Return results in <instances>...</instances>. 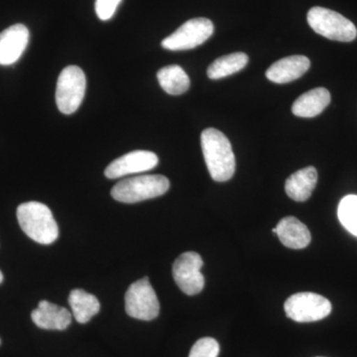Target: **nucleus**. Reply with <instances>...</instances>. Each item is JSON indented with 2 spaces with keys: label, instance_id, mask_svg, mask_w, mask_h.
Masks as SVG:
<instances>
[{
  "label": "nucleus",
  "instance_id": "obj_8",
  "mask_svg": "<svg viewBox=\"0 0 357 357\" xmlns=\"http://www.w3.org/2000/svg\"><path fill=\"white\" fill-rule=\"evenodd\" d=\"M215 31L213 22L206 18H195L187 21L173 34L162 41L166 50L185 51L204 44Z\"/></svg>",
  "mask_w": 357,
  "mask_h": 357
},
{
  "label": "nucleus",
  "instance_id": "obj_1",
  "mask_svg": "<svg viewBox=\"0 0 357 357\" xmlns=\"http://www.w3.org/2000/svg\"><path fill=\"white\" fill-rule=\"evenodd\" d=\"M202 149L211 177L227 182L236 172V157L227 136L215 128H208L201 136Z\"/></svg>",
  "mask_w": 357,
  "mask_h": 357
},
{
  "label": "nucleus",
  "instance_id": "obj_13",
  "mask_svg": "<svg viewBox=\"0 0 357 357\" xmlns=\"http://www.w3.org/2000/svg\"><path fill=\"white\" fill-rule=\"evenodd\" d=\"M33 323L43 330H66L72 323V314L66 307L41 301L38 307L32 312Z\"/></svg>",
  "mask_w": 357,
  "mask_h": 357
},
{
  "label": "nucleus",
  "instance_id": "obj_4",
  "mask_svg": "<svg viewBox=\"0 0 357 357\" xmlns=\"http://www.w3.org/2000/svg\"><path fill=\"white\" fill-rule=\"evenodd\" d=\"M307 23L314 32L333 41L351 42L357 36L356 25L351 20L324 7H312L307 13Z\"/></svg>",
  "mask_w": 357,
  "mask_h": 357
},
{
  "label": "nucleus",
  "instance_id": "obj_22",
  "mask_svg": "<svg viewBox=\"0 0 357 357\" xmlns=\"http://www.w3.org/2000/svg\"><path fill=\"white\" fill-rule=\"evenodd\" d=\"M121 0H96V13L100 20L107 21L114 17Z\"/></svg>",
  "mask_w": 357,
  "mask_h": 357
},
{
  "label": "nucleus",
  "instance_id": "obj_11",
  "mask_svg": "<svg viewBox=\"0 0 357 357\" xmlns=\"http://www.w3.org/2000/svg\"><path fill=\"white\" fill-rule=\"evenodd\" d=\"M29 37V30L23 24L10 26L0 33V65L17 62L27 48Z\"/></svg>",
  "mask_w": 357,
  "mask_h": 357
},
{
  "label": "nucleus",
  "instance_id": "obj_20",
  "mask_svg": "<svg viewBox=\"0 0 357 357\" xmlns=\"http://www.w3.org/2000/svg\"><path fill=\"white\" fill-rule=\"evenodd\" d=\"M337 215L344 229L357 236V196L344 197L338 206Z\"/></svg>",
  "mask_w": 357,
  "mask_h": 357
},
{
  "label": "nucleus",
  "instance_id": "obj_15",
  "mask_svg": "<svg viewBox=\"0 0 357 357\" xmlns=\"http://www.w3.org/2000/svg\"><path fill=\"white\" fill-rule=\"evenodd\" d=\"M331 93L325 88L307 91L293 103L292 112L296 116L311 119L317 116L330 105Z\"/></svg>",
  "mask_w": 357,
  "mask_h": 357
},
{
  "label": "nucleus",
  "instance_id": "obj_19",
  "mask_svg": "<svg viewBox=\"0 0 357 357\" xmlns=\"http://www.w3.org/2000/svg\"><path fill=\"white\" fill-rule=\"evenodd\" d=\"M248 63V55L244 53L222 56L211 63L208 69V77L211 79H223L243 70Z\"/></svg>",
  "mask_w": 357,
  "mask_h": 357
},
{
  "label": "nucleus",
  "instance_id": "obj_16",
  "mask_svg": "<svg viewBox=\"0 0 357 357\" xmlns=\"http://www.w3.org/2000/svg\"><path fill=\"white\" fill-rule=\"evenodd\" d=\"M318 183V172L314 167H307L292 174L286 181V192L296 202L307 201Z\"/></svg>",
  "mask_w": 357,
  "mask_h": 357
},
{
  "label": "nucleus",
  "instance_id": "obj_12",
  "mask_svg": "<svg viewBox=\"0 0 357 357\" xmlns=\"http://www.w3.org/2000/svg\"><path fill=\"white\" fill-rule=\"evenodd\" d=\"M310 67L311 62L305 56H290L275 62L266 70V77L273 83L287 84L299 79Z\"/></svg>",
  "mask_w": 357,
  "mask_h": 357
},
{
  "label": "nucleus",
  "instance_id": "obj_7",
  "mask_svg": "<svg viewBox=\"0 0 357 357\" xmlns=\"http://www.w3.org/2000/svg\"><path fill=\"white\" fill-rule=\"evenodd\" d=\"M126 311L131 318L152 321L158 317L160 304L148 277L134 282L126 294Z\"/></svg>",
  "mask_w": 357,
  "mask_h": 357
},
{
  "label": "nucleus",
  "instance_id": "obj_21",
  "mask_svg": "<svg viewBox=\"0 0 357 357\" xmlns=\"http://www.w3.org/2000/svg\"><path fill=\"white\" fill-rule=\"evenodd\" d=\"M220 344L215 338L204 337L192 345L189 357H218Z\"/></svg>",
  "mask_w": 357,
  "mask_h": 357
},
{
  "label": "nucleus",
  "instance_id": "obj_17",
  "mask_svg": "<svg viewBox=\"0 0 357 357\" xmlns=\"http://www.w3.org/2000/svg\"><path fill=\"white\" fill-rule=\"evenodd\" d=\"M69 304L73 316L79 324L88 323L100 310L98 298L82 289H75L70 292Z\"/></svg>",
  "mask_w": 357,
  "mask_h": 357
},
{
  "label": "nucleus",
  "instance_id": "obj_23",
  "mask_svg": "<svg viewBox=\"0 0 357 357\" xmlns=\"http://www.w3.org/2000/svg\"><path fill=\"white\" fill-rule=\"evenodd\" d=\"M2 281H3V274H2V272L0 271V284L2 283Z\"/></svg>",
  "mask_w": 357,
  "mask_h": 357
},
{
  "label": "nucleus",
  "instance_id": "obj_14",
  "mask_svg": "<svg viewBox=\"0 0 357 357\" xmlns=\"http://www.w3.org/2000/svg\"><path fill=\"white\" fill-rule=\"evenodd\" d=\"M276 234L286 248L302 249L311 243V234L304 223L294 217L284 218L276 227Z\"/></svg>",
  "mask_w": 357,
  "mask_h": 357
},
{
  "label": "nucleus",
  "instance_id": "obj_9",
  "mask_svg": "<svg viewBox=\"0 0 357 357\" xmlns=\"http://www.w3.org/2000/svg\"><path fill=\"white\" fill-rule=\"evenodd\" d=\"M203 265V259L196 252L183 253L174 262V280L187 295H197L203 291L204 277L201 273Z\"/></svg>",
  "mask_w": 357,
  "mask_h": 357
},
{
  "label": "nucleus",
  "instance_id": "obj_3",
  "mask_svg": "<svg viewBox=\"0 0 357 357\" xmlns=\"http://www.w3.org/2000/svg\"><path fill=\"white\" fill-rule=\"evenodd\" d=\"M170 182L163 175H142L126 178L112 188V196L121 203L134 204L163 196Z\"/></svg>",
  "mask_w": 357,
  "mask_h": 357
},
{
  "label": "nucleus",
  "instance_id": "obj_18",
  "mask_svg": "<svg viewBox=\"0 0 357 357\" xmlns=\"http://www.w3.org/2000/svg\"><path fill=\"white\" fill-rule=\"evenodd\" d=\"M161 88L171 96H180L190 89V77L180 66L171 65L157 73Z\"/></svg>",
  "mask_w": 357,
  "mask_h": 357
},
{
  "label": "nucleus",
  "instance_id": "obj_5",
  "mask_svg": "<svg viewBox=\"0 0 357 357\" xmlns=\"http://www.w3.org/2000/svg\"><path fill=\"white\" fill-rule=\"evenodd\" d=\"M86 89V79L81 68L69 66L61 72L56 89V102L62 114H72L81 107Z\"/></svg>",
  "mask_w": 357,
  "mask_h": 357
},
{
  "label": "nucleus",
  "instance_id": "obj_10",
  "mask_svg": "<svg viewBox=\"0 0 357 357\" xmlns=\"http://www.w3.org/2000/svg\"><path fill=\"white\" fill-rule=\"evenodd\" d=\"M158 163V156L153 152L136 150L112 161L105 169V175L109 178L126 177L131 174L147 172Z\"/></svg>",
  "mask_w": 357,
  "mask_h": 357
},
{
  "label": "nucleus",
  "instance_id": "obj_2",
  "mask_svg": "<svg viewBox=\"0 0 357 357\" xmlns=\"http://www.w3.org/2000/svg\"><path fill=\"white\" fill-rule=\"evenodd\" d=\"M17 220L26 236L36 243L48 245L57 241V222L46 204L39 202L21 204L17 208Z\"/></svg>",
  "mask_w": 357,
  "mask_h": 357
},
{
  "label": "nucleus",
  "instance_id": "obj_6",
  "mask_svg": "<svg viewBox=\"0 0 357 357\" xmlns=\"http://www.w3.org/2000/svg\"><path fill=\"white\" fill-rule=\"evenodd\" d=\"M288 318L298 323H312L326 318L332 304L319 294L305 292L291 296L284 305Z\"/></svg>",
  "mask_w": 357,
  "mask_h": 357
}]
</instances>
